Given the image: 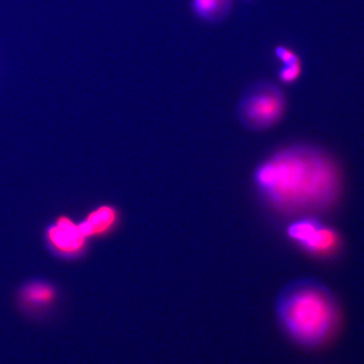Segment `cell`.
I'll return each instance as SVG.
<instances>
[{
	"mask_svg": "<svg viewBox=\"0 0 364 364\" xmlns=\"http://www.w3.org/2000/svg\"><path fill=\"white\" fill-rule=\"evenodd\" d=\"M289 240L309 254L330 257L340 250L341 236L334 228L313 215H301L287 228Z\"/></svg>",
	"mask_w": 364,
	"mask_h": 364,
	"instance_id": "obj_4",
	"label": "cell"
},
{
	"mask_svg": "<svg viewBox=\"0 0 364 364\" xmlns=\"http://www.w3.org/2000/svg\"><path fill=\"white\" fill-rule=\"evenodd\" d=\"M196 16L205 21H218L224 18L232 6V0H191Z\"/></svg>",
	"mask_w": 364,
	"mask_h": 364,
	"instance_id": "obj_8",
	"label": "cell"
},
{
	"mask_svg": "<svg viewBox=\"0 0 364 364\" xmlns=\"http://www.w3.org/2000/svg\"><path fill=\"white\" fill-rule=\"evenodd\" d=\"M275 56L282 62V65H287V64L296 63V62L301 61V58L296 52L286 46H279L275 48Z\"/></svg>",
	"mask_w": 364,
	"mask_h": 364,
	"instance_id": "obj_10",
	"label": "cell"
},
{
	"mask_svg": "<svg viewBox=\"0 0 364 364\" xmlns=\"http://www.w3.org/2000/svg\"><path fill=\"white\" fill-rule=\"evenodd\" d=\"M301 72H303V65H301V61H298L296 63L282 65L279 71V77L282 82L291 85L299 80Z\"/></svg>",
	"mask_w": 364,
	"mask_h": 364,
	"instance_id": "obj_9",
	"label": "cell"
},
{
	"mask_svg": "<svg viewBox=\"0 0 364 364\" xmlns=\"http://www.w3.org/2000/svg\"><path fill=\"white\" fill-rule=\"evenodd\" d=\"M20 301L26 310L43 312L56 303V287L43 280H35L21 289Z\"/></svg>",
	"mask_w": 364,
	"mask_h": 364,
	"instance_id": "obj_6",
	"label": "cell"
},
{
	"mask_svg": "<svg viewBox=\"0 0 364 364\" xmlns=\"http://www.w3.org/2000/svg\"><path fill=\"white\" fill-rule=\"evenodd\" d=\"M275 315L287 339L306 351L321 350L331 344L342 324L338 299L313 277L287 284L275 301Z\"/></svg>",
	"mask_w": 364,
	"mask_h": 364,
	"instance_id": "obj_2",
	"label": "cell"
},
{
	"mask_svg": "<svg viewBox=\"0 0 364 364\" xmlns=\"http://www.w3.org/2000/svg\"><path fill=\"white\" fill-rule=\"evenodd\" d=\"M46 238L53 251L65 258H74L85 250L87 238L79 224L70 218L61 215L48 227Z\"/></svg>",
	"mask_w": 364,
	"mask_h": 364,
	"instance_id": "obj_5",
	"label": "cell"
},
{
	"mask_svg": "<svg viewBox=\"0 0 364 364\" xmlns=\"http://www.w3.org/2000/svg\"><path fill=\"white\" fill-rule=\"evenodd\" d=\"M119 220V214L117 208L112 205H104L91 210L79 226L86 238H95L111 233Z\"/></svg>",
	"mask_w": 364,
	"mask_h": 364,
	"instance_id": "obj_7",
	"label": "cell"
},
{
	"mask_svg": "<svg viewBox=\"0 0 364 364\" xmlns=\"http://www.w3.org/2000/svg\"><path fill=\"white\" fill-rule=\"evenodd\" d=\"M286 109L284 91L272 82H259L244 93L237 114L246 129L259 132L268 130L279 123Z\"/></svg>",
	"mask_w": 364,
	"mask_h": 364,
	"instance_id": "obj_3",
	"label": "cell"
},
{
	"mask_svg": "<svg viewBox=\"0 0 364 364\" xmlns=\"http://www.w3.org/2000/svg\"><path fill=\"white\" fill-rule=\"evenodd\" d=\"M261 200L287 215H312L338 200L342 178L336 163L318 148L293 145L261 161L253 172Z\"/></svg>",
	"mask_w": 364,
	"mask_h": 364,
	"instance_id": "obj_1",
	"label": "cell"
}]
</instances>
